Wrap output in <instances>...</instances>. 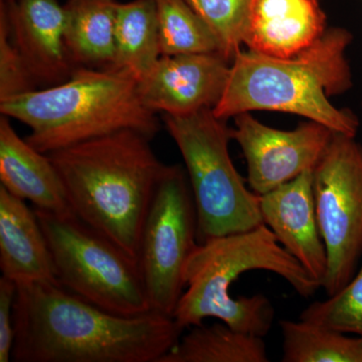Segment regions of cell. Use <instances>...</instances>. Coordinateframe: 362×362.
Here are the masks:
<instances>
[{
	"label": "cell",
	"mask_w": 362,
	"mask_h": 362,
	"mask_svg": "<svg viewBox=\"0 0 362 362\" xmlns=\"http://www.w3.org/2000/svg\"><path fill=\"white\" fill-rule=\"evenodd\" d=\"M251 271L280 276L303 298L322 288L263 223L197 245L185 266V290L173 315L175 322L187 329L216 318L233 329L265 337L275 319L271 300L261 293L235 298L230 291L233 283Z\"/></svg>",
	"instance_id": "cell-4"
},
{
	"label": "cell",
	"mask_w": 362,
	"mask_h": 362,
	"mask_svg": "<svg viewBox=\"0 0 362 362\" xmlns=\"http://www.w3.org/2000/svg\"><path fill=\"white\" fill-rule=\"evenodd\" d=\"M259 209L279 243L323 286L328 259L317 220L313 170L259 195Z\"/></svg>",
	"instance_id": "cell-13"
},
{
	"label": "cell",
	"mask_w": 362,
	"mask_h": 362,
	"mask_svg": "<svg viewBox=\"0 0 362 362\" xmlns=\"http://www.w3.org/2000/svg\"><path fill=\"white\" fill-rule=\"evenodd\" d=\"M233 140L246 159L247 185L258 195L313 170L335 133L310 120L293 130L276 129L249 112L233 117Z\"/></svg>",
	"instance_id": "cell-10"
},
{
	"label": "cell",
	"mask_w": 362,
	"mask_h": 362,
	"mask_svg": "<svg viewBox=\"0 0 362 362\" xmlns=\"http://www.w3.org/2000/svg\"><path fill=\"white\" fill-rule=\"evenodd\" d=\"M317 220L326 252L322 288L337 294L351 280L362 259V145L334 133L313 169Z\"/></svg>",
	"instance_id": "cell-9"
},
{
	"label": "cell",
	"mask_w": 362,
	"mask_h": 362,
	"mask_svg": "<svg viewBox=\"0 0 362 362\" xmlns=\"http://www.w3.org/2000/svg\"><path fill=\"white\" fill-rule=\"evenodd\" d=\"M59 285L121 316L151 312L137 259L73 216L35 209Z\"/></svg>",
	"instance_id": "cell-7"
},
{
	"label": "cell",
	"mask_w": 362,
	"mask_h": 362,
	"mask_svg": "<svg viewBox=\"0 0 362 362\" xmlns=\"http://www.w3.org/2000/svg\"><path fill=\"white\" fill-rule=\"evenodd\" d=\"M220 42L221 54L232 63L242 51L243 35L252 0H187Z\"/></svg>",
	"instance_id": "cell-23"
},
{
	"label": "cell",
	"mask_w": 362,
	"mask_h": 362,
	"mask_svg": "<svg viewBox=\"0 0 362 362\" xmlns=\"http://www.w3.org/2000/svg\"><path fill=\"white\" fill-rule=\"evenodd\" d=\"M169 135L177 145L194 195L199 244L263 225L259 195L247 187L230 158L233 128L213 109L164 115Z\"/></svg>",
	"instance_id": "cell-6"
},
{
	"label": "cell",
	"mask_w": 362,
	"mask_h": 362,
	"mask_svg": "<svg viewBox=\"0 0 362 362\" xmlns=\"http://www.w3.org/2000/svg\"><path fill=\"white\" fill-rule=\"evenodd\" d=\"M352 40L346 28H329L315 44L291 58L240 51L230 63L214 115L228 121L247 112H282L356 137L361 123L356 114L330 102L354 86L346 56Z\"/></svg>",
	"instance_id": "cell-3"
},
{
	"label": "cell",
	"mask_w": 362,
	"mask_h": 362,
	"mask_svg": "<svg viewBox=\"0 0 362 362\" xmlns=\"http://www.w3.org/2000/svg\"><path fill=\"white\" fill-rule=\"evenodd\" d=\"M283 362H362V338L299 319L281 320Z\"/></svg>",
	"instance_id": "cell-20"
},
{
	"label": "cell",
	"mask_w": 362,
	"mask_h": 362,
	"mask_svg": "<svg viewBox=\"0 0 362 362\" xmlns=\"http://www.w3.org/2000/svg\"><path fill=\"white\" fill-rule=\"evenodd\" d=\"M263 337L223 322L194 326L158 362H268Z\"/></svg>",
	"instance_id": "cell-19"
},
{
	"label": "cell",
	"mask_w": 362,
	"mask_h": 362,
	"mask_svg": "<svg viewBox=\"0 0 362 362\" xmlns=\"http://www.w3.org/2000/svg\"><path fill=\"white\" fill-rule=\"evenodd\" d=\"M0 185L14 197L32 202L35 209L59 216L74 214L49 156L21 138L4 115L0 116Z\"/></svg>",
	"instance_id": "cell-15"
},
{
	"label": "cell",
	"mask_w": 362,
	"mask_h": 362,
	"mask_svg": "<svg viewBox=\"0 0 362 362\" xmlns=\"http://www.w3.org/2000/svg\"><path fill=\"white\" fill-rule=\"evenodd\" d=\"M1 115L30 128L25 138L45 154L121 130L153 139L156 113L143 105L137 80L125 71L76 69L66 82L0 102Z\"/></svg>",
	"instance_id": "cell-5"
},
{
	"label": "cell",
	"mask_w": 362,
	"mask_h": 362,
	"mask_svg": "<svg viewBox=\"0 0 362 362\" xmlns=\"http://www.w3.org/2000/svg\"><path fill=\"white\" fill-rule=\"evenodd\" d=\"M37 89V82L11 39L6 16L0 11V102Z\"/></svg>",
	"instance_id": "cell-24"
},
{
	"label": "cell",
	"mask_w": 362,
	"mask_h": 362,
	"mask_svg": "<svg viewBox=\"0 0 362 362\" xmlns=\"http://www.w3.org/2000/svg\"><path fill=\"white\" fill-rule=\"evenodd\" d=\"M0 270L16 284H59L51 250L35 209L0 185Z\"/></svg>",
	"instance_id": "cell-16"
},
{
	"label": "cell",
	"mask_w": 362,
	"mask_h": 362,
	"mask_svg": "<svg viewBox=\"0 0 362 362\" xmlns=\"http://www.w3.org/2000/svg\"><path fill=\"white\" fill-rule=\"evenodd\" d=\"M117 0H68L65 42L77 68L110 70L115 63Z\"/></svg>",
	"instance_id": "cell-17"
},
{
	"label": "cell",
	"mask_w": 362,
	"mask_h": 362,
	"mask_svg": "<svg viewBox=\"0 0 362 362\" xmlns=\"http://www.w3.org/2000/svg\"><path fill=\"white\" fill-rule=\"evenodd\" d=\"M230 62L220 54L161 56L137 81L138 94L150 111L187 115L214 109L225 90Z\"/></svg>",
	"instance_id": "cell-11"
},
{
	"label": "cell",
	"mask_w": 362,
	"mask_h": 362,
	"mask_svg": "<svg viewBox=\"0 0 362 362\" xmlns=\"http://www.w3.org/2000/svg\"><path fill=\"white\" fill-rule=\"evenodd\" d=\"M14 362H158L182 328L158 312L117 315L54 283L18 284Z\"/></svg>",
	"instance_id": "cell-1"
},
{
	"label": "cell",
	"mask_w": 362,
	"mask_h": 362,
	"mask_svg": "<svg viewBox=\"0 0 362 362\" xmlns=\"http://www.w3.org/2000/svg\"><path fill=\"white\" fill-rule=\"evenodd\" d=\"M18 284L4 276L0 278V362L11 361L14 342V302Z\"/></svg>",
	"instance_id": "cell-25"
},
{
	"label": "cell",
	"mask_w": 362,
	"mask_h": 362,
	"mask_svg": "<svg viewBox=\"0 0 362 362\" xmlns=\"http://www.w3.org/2000/svg\"><path fill=\"white\" fill-rule=\"evenodd\" d=\"M299 319L362 338V259L354 277L341 290L307 306Z\"/></svg>",
	"instance_id": "cell-22"
},
{
	"label": "cell",
	"mask_w": 362,
	"mask_h": 362,
	"mask_svg": "<svg viewBox=\"0 0 362 362\" xmlns=\"http://www.w3.org/2000/svg\"><path fill=\"white\" fill-rule=\"evenodd\" d=\"M151 140L121 130L47 154L73 214L137 261L143 223L166 168Z\"/></svg>",
	"instance_id": "cell-2"
},
{
	"label": "cell",
	"mask_w": 362,
	"mask_h": 362,
	"mask_svg": "<svg viewBox=\"0 0 362 362\" xmlns=\"http://www.w3.org/2000/svg\"><path fill=\"white\" fill-rule=\"evenodd\" d=\"M199 245L197 214L185 168L166 165L140 235L138 263L151 310L173 317L185 270Z\"/></svg>",
	"instance_id": "cell-8"
},
{
	"label": "cell",
	"mask_w": 362,
	"mask_h": 362,
	"mask_svg": "<svg viewBox=\"0 0 362 362\" xmlns=\"http://www.w3.org/2000/svg\"><path fill=\"white\" fill-rule=\"evenodd\" d=\"M327 16L319 0H252L243 45L247 51L287 59L315 44Z\"/></svg>",
	"instance_id": "cell-14"
},
{
	"label": "cell",
	"mask_w": 362,
	"mask_h": 362,
	"mask_svg": "<svg viewBox=\"0 0 362 362\" xmlns=\"http://www.w3.org/2000/svg\"><path fill=\"white\" fill-rule=\"evenodd\" d=\"M0 1H6V0H0Z\"/></svg>",
	"instance_id": "cell-26"
},
{
	"label": "cell",
	"mask_w": 362,
	"mask_h": 362,
	"mask_svg": "<svg viewBox=\"0 0 362 362\" xmlns=\"http://www.w3.org/2000/svg\"><path fill=\"white\" fill-rule=\"evenodd\" d=\"M9 35L37 87L66 82L77 66L66 47L65 11L58 0L0 1Z\"/></svg>",
	"instance_id": "cell-12"
},
{
	"label": "cell",
	"mask_w": 362,
	"mask_h": 362,
	"mask_svg": "<svg viewBox=\"0 0 362 362\" xmlns=\"http://www.w3.org/2000/svg\"><path fill=\"white\" fill-rule=\"evenodd\" d=\"M114 70L144 77L160 59L158 23L154 0H132L117 9Z\"/></svg>",
	"instance_id": "cell-18"
},
{
	"label": "cell",
	"mask_w": 362,
	"mask_h": 362,
	"mask_svg": "<svg viewBox=\"0 0 362 362\" xmlns=\"http://www.w3.org/2000/svg\"><path fill=\"white\" fill-rule=\"evenodd\" d=\"M162 56L220 54V42L187 0H154Z\"/></svg>",
	"instance_id": "cell-21"
}]
</instances>
